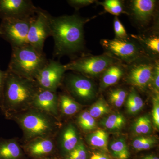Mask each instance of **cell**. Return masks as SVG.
<instances>
[{"instance_id": "22", "label": "cell", "mask_w": 159, "mask_h": 159, "mask_svg": "<svg viewBox=\"0 0 159 159\" xmlns=\"http://www.w3.org/2000/svg\"><path fill=\"white\" fill-rule=\"evenodd\" d=\"M104 128L111 131H119L125 126L126 119L120 113H114L105 117L100 121Z\"/></svg>"}, {"instance_id": "4", "label": "cell", "mask_w": 159, "mask_h": 159, "mask_svg": "<svg viewBox=\"0 0 159 159\" xmlns=\"http://www.w3.org/2000/svg\"><path fill=\"white\" fill-rule=\"evenodd\" d=\"M11 50L7 70L27 79L34 80L48 61L44 53H39L29 44Z\"/></svg>"}, {"instance_id": "17", "label": "cell", "mask_w": 159, "mask_h": 159, "mask_svg": "<svg viewBox=\"0 0 159 159\" xmlns=\"http://www.w3.org/2000/svg\"><path fill=\"white\" fill-rule=\"evenodd\" d=\"M18 138L0 137V159H27Z\"/></svg>"}, {"instance_id": "7", "label": "cell", "mask_w": 159, "mask_h": 159, "mask_svg": "<svg viewBox=\"0 0 159 159\" xmlns=\"http://www.w3.org/2000/svg\"><path fill=\"white\" fill-rule=\"evenodd\" d=\"M157 61L146 57L126 66L125 80L129 84L142 91L150 86Z\"/></svg>"}, {"instance_id": "36", "label": "cell", "mask_w": 159, "mask_h": 159, "mask_svg": "<svg viewBox=\"0 0 159 159\" xmlns=\"http://www.w3.org/2000/svg\"><path fill=\"white\" fill-rule=\"evenodd\" d=\"M89 159H111L107 153L102 152H95L92 153Z\"/></svg>"}, {"instance_id": "34", "label": "cell", "mask_w": 159, "mask_h": 159, "mask_svg": "<svg viewBox=\"0 0 159 159\" xmlns=\"http://www.w3.org/2000/svg\"><path fill=\"white\" fill-rule=\"evenodd\" d=\"M154 93H159V65L158 61H156L152 72L150 86Z\"/></svg>"}, {"instance_id": "31", "label": "cell", "mask_w": 159, "mask_h": 159, "mask_svg": "<svg viewBox=\"0 0 159 159\" xmlns=\"http://www.w3.org/2000/svg\"><path fill=\"white\" fill-rule=\"evenodd\" d=\"M89 154L82 140L78 145L68 153L61 159H88Z\"/></svg>"}, {"instance_id": "20", "label": "cell", "mask_w": 159, "mask_h": 159, "mask_svg": "<svg viewBox=\"0 0 159 159\" xmlns=\"http://www.w3.org/2000/svg\"><path fill=\"white\" fill-rule=\"evenodd\" d=\"M133 38L142 46L144 51L150 57L158 56L159 38L157 35L152 34L149 36L132 35Z\"/></svg>"}, {"instance_id": "39", "label": "cell", "mask_w": 159, "mask_h": 159, "mask_svg": "<svg viewBox=\"0 0 159 159\" xmlns=\"http://www.w3.org/2000/svg\"><path fill=\"white\" fill-rule=\"evenodd\" d=\"M38 159H60L59 157L57 156H53Z\"/></svg>"}, {"instance_id": "33", "label": "cell", "mask_w": 159, "mask_h": 159, "mask_svg": "<svg viewBox=\"0 0 159 159\" xmlns=\"http://www.w3.org/2000/svg\"><path fill=\"white\" fill-rule=\"evenodd\" d=\"M152 121L157 129L159 128V93H154L152 97Z\"/></svg>"}, {"instance_id": "24", "label": "cell", "mask_w": 159, "mask_h": 159, "mask_svg": "<svg viewBox=\"0 0 159 159\" xmlns=\"http://www.w3.org/2000/svg\"><path fill=\"white\" fill-rule=\"evenodd\" d=\"M126 106L127 112L131 115H134L142 110L144 107L143 99L134 88H132L126 98Z\"/></svg>"}, {"instance_id": "9", "label": "cell", "mask_w": 159, "mask_h": 159, "mask_svg": "<svg viewBox=\"0 0 159 159\" xmlns=\"http://www.w3.org/2000/svg\"><path fill=\"white\" fill-rule=\"evenodd\" d=\"M63 81L67 94L77 102H88L96 97V87L89 77L78 73H71L64 76Z\"/></svg>"}, {"instance_id": "30", "label": "cell", "mask_w": 159, "mask_h": 159, "mask_svg": "<svg viewBox=\"0 0 159 159\" xmlns=\"http://www.w3.org/2000/svg\"><path fill=\"white\" fill-rule=\"evenodd\" d=\"M128 93L124 89L116 88L110 91L108 94L109 100L114 106L120 107L123 105L126 100Z\"/></svg>"}, {"instance_id": "38", "label": "cell", "mask_w": 159, "mask_h": 159, "mask_svg": "<svg viewBox=\"0 0 159 159\" xmlns=\"http://www.w3.org/2000/svg\"><path fill=\"white\" fill-rule=\"evenodd\" d=\"M142 159H159L157 157L154 155H148L143 157Z\"/></svg>"}, {"instance_id": "19", "label": "cell", "mask_w": 159, "mask_h": 159, "mask_svg": "<svg viewBox=\"0 0 159 159\" xmlns=\"http://www.w3.org/2000/svg\"><path fill=\"white\" fill-rule=\"evenodd\" d=\"M58 108L60 114L66 116H74L80 111L82 106L69 94H58Z\"/></svg>"}, {"instance_id": "11", "label": "cell", "mask_w": 159, "mask_h": 159, "mask_svg": "<svg viewBox=\"0 0 159 159\" xmlns=\"http://www.w3.org/2000/svg\"><path fill=\"white\" fill-rule=\"evenodd\" d=\"M129 15L135 25L140 29L150 28L156 19L157 2L155 0H133L129 2Z\"/></svg>"}, {"instance_id": "18", "label": "cell", "mask_w": 159, "mask_h": 159, "mask_svg": "<svg viewBox=\"0 0 159 159\" xmlns=\"http://www.w3.org/2000/svg\"><path fill=\"white\" fill-rule=\"evenodd\" d=\"M126 66L119 61L110 66L101 75L100 88L104 89L116 84L125 76Z\"/></svg>"}, {"instance_id": "28", "label": "cell", "mask_w": 159, "mask_h": 159, "mask_svg": "<svg viewBox=\"0 0 159 159\" xmlns=\"http://www.w3.org/2000/svg\"><path fill=\"white\" fill-rule=\"evenodd\" d=\"M99 4L103 7L106 11L116 16L126 13L123 2L119 0H106Z\"/></svg>"}, {"instance_id": "1", "label": "cell", "mask_w": 159, "mask_h": 159, "mask_svg": "<svg viewBox=\"0 0 159 159\" xmlns=\"http://www.w3.org/2000/svg\"><path fill=\"white\" fill-rule=\"evenodd\" d=\"M90 20L75 14L51 16L50 27L54 40V56L68 55L76 58V55L84 51V27Z\"/></svg>"}, {"instance_id": "12", "label": "cell", "mask_w": 159, "mask_h": 159, "mask_svg": "<svg viewBox=\"0 0 159 159\" xmlns=\"http://www.w3.org/2000/svg\"><path fill=\"white\" fill-rule=\"evenodd\" d=\"M66 71L65 65L57 61L48 60L34 80L39 89L57 92Z\"/></svg>"}, {"instance_id": "21", "label": "cell", "mask_w": 159, "mask_h": 159, "mask_svg": "<svg viewBox=\"0 0 159 159\" xmlns=\"http://www.w3.org/2000/svg\"><path fill=\"white\" fill-rule=\"evenodd\" d=\"M108 134L107 132L102 129H98L89 134L86 140L91 146L107 153L109 151L108 148Z\"/></svg>"}, {"instance_id": "8", "label": "cell", "mask_w": 159, "mask_h": 159, "mask_svg": "<svg viewBox=\"0 0 159 159\" xmlns=\"http://www.w3.org/2000/svg\"><path fill=\"white\" fill-rule=\"evenodd\" d=\"M51 16L39 8L31 20L27 36V42L40 53H44L46 39L51 36L50 18Z\"/></svg>"}, {"instance_id": "13", "label": "cell", "mask_w": 159, "mask_h": 159, "mask_svg": "<svg viewBox=\"0 0 159 159\" xmlns=\"http://www.w3.org/2000/svg\"><path fill=\"white\" fill-rule=\"evenodd\" d=\"M39 9L30 0H0V18L30 19L34 17Z\"/></svg>"}, {"instance_id": "3", "label": "cell", "mask_w": 159, "mask_h": 159, "mask_svg": "<svg viewBox=\"0 0 159 159\" xmlns=\"http://www.w3.org/2000/svg\"><path fill=\"white\" fill-rule=\"evenodd\" d=\"M7 119L16 122L23 132V143L37 138H55L61 127L59 120L31 107L10 115Z\"/></svg>"}, {"instance_id": "15", "label": "cell", "mask_w": 159, "mask_h": 159, "mask_svg": "<svg viewBox=\"0 0 159 159\" xmlns=\"http://www.w3.org/2000/svg\"><path fill=\"white\" fill-rule=\"evenodd\" d=\"M61 127L55 137L57 156L60 159L76 148L81 140L74 123L69 122Z\"/></svg>"}, {"instance_id": "5", "label": "cell", "mask_w": 159, "mask_h": 159, "mask_svg": "<svg viewBox=\"0 0 159 159\" xmlns=\"http://www.w3.org/2000/svg\"><path fill=\"white\" fill-rule=\"evenodd\" d=\"M100 44L105 54L126 66L146 57L151 58L134 39H103Z\"/></svg>"}, {"instance_id": "6", "label": "cell", "mask_w": 159, "mask_h": 159, "mask_svg": "<svg viewBox=\"0 0 159 159\" xmlns=\"http://www.w3.org/2000/svg\"><path fill=\"white\" fill-rule=\"evenodd\" d=\"M117 62H119L118 60L104 53L97 56L82 55L65 65L66 70L72 71L89 78L102 75L110 66Z\"/></svg>"}, {"instance_id": "29", "label": "cell", "mask_w": 159, "mask_h": 159, "mask_svg": "<svg viewBox=\"0 0 159 159\" xmlns=\"http://www.w3.org/2000/svg\"><path fill=\"white\" fill-rule=\"evenodd\" d=\"M157 143V139L155 137L142 136L135 138L132 145L137 151L148 150L153 148Z\"/></svg>"}, {"instance_id": "16", "label": "cell", "mask_w": 159, "mask_h": 159, "mask_svg": "<svg viewBox=\"0 0 159 159\" xmlns=\"http://www.w3.org/2000/svg\"><path fill=\"white\" fill-rule=\"evenodd\" d=\"M31 107L44 112L59 120L57 92L39 89L32 101Z\"/></svg>"}, {"instance_id": "27", "label": "cell", "mask_w": 159, "mask_h": 159, "mask_svg": "<svg viewBox=\"0 0 159 159\" xmlns=\"http://www.w3.org/2000/svg\"><path fill=\"white\" fill-rule=\"evenodd\" d=\"M88 111L90 115L95 119L109 113L111 109L106 101L101 97L91 106Z\"/></svg>"}, {"instance_id": "25", "label": "cell", "mask_w": 159, "mask_h": 159, "mask_svg": "<svg viewBox=\"0 0 159 159\" xmlns=\"http://www.w3.org/2000/svg\"><path fill=\"white\" fill-rule=\"evenodd\" d=\"M133 131L138 135H145L150 134L152 130V124L148 115L139 117L133 124Z\"/></svg>"}, {"instance_id": "32", "label": "cell", "mask_w": 159, "mask_h": 159, "mask_svg": "<svg viewBox=\"0 0 159 159\" xmlns=\"http://www.w3.org/2000/svg\"><path fill=\"white\" fill-rule=\"evenodd\" d=\"M114 29L115 38L119 39H127L129 38L127 34L124 26L119 20L118 16H116L114 20Z\"/></svg>"}, {"instance_id": "2", "label": "cell", "mask_w": 159, "mask_h": 159, "mask_svg": "<svg viewBox=\"0 0 159 159\" xmlns=\"http://www.w3.org/2000/svg\"><path fill=\"white\" fill-rule=\"evenodd\" d=\"M0 97V109L6 119L10 115L31 107L39 88L35 80L20 77L7 70Z\"/></svg>"}, {"instance_id": "26", "label": "cell", "mask_w": 159, "mask_h": 159, "mask_svg": "<svg viewBox=\"0 0 159 159\" xmlns=\"http://www.w3.org/2000/svg\"><path fill=\"white\" fill-rule=\"evenodd\" d=\"M77 125L84 132L94 130L97 127L95 119L89 113L88 111H84L78 114L76 118Z\"/></svg>"}, {"instance_id": "37", "label": "cell", "mask_w": 159, "mask_h": 159, "mask_svg": "<svg viewBox=\"0 0 159 159\" xmlns=\"http://www.w3.org/2000/svg\"><path fill=\"white\" fill-rule=\"evenodd\" d=\"M7 72L6 70L3 71L0 69V97L2 93L3 87L6 79Z\"/></svg>"}, {"instance_id": "14", "label": "cell", "mask_w": 159, "mask_h": 159, "mask_svg": "<svg viewBox=\"0 0 159 159\" xmlns=\"http://www.w3.org/2000/svg\"><path fill=\"white\" fill-rule=\"evenodd\" d=\"M21 146L26 156L30 159L57 156L55 138H35L23 143Z\"/></svg>"}, {"instance_id": "23", "label": "cell", "mask_w": 159, "mask_h": 159, "mask_svg": "<svg viewBox=\"0 0 159 159\" xmlns=\"http://www.w3.org/2000/svg\"><path fill=\"white\" fill-rule=\"evenodd\" d=\"M109 150L112 157L116 159H128L130 152L125 139L119 138L110 144Z\"/></svg>"}, {"instance_id": "35", "label": "cell", "mask_w": 159, "mask_h": 159, "mask_svg": "<svg viewBox=\"0 0 159 159\" xmlns=\"http://www.w3.org/2000/svg\"><path fill=\"white\" fill-rule=\"evenodd\" d=\"M97 2V1L94 0H69L67 1L69 5L76 10H78Z\"/></svg>"}, {"instance_id": "10", "label": "cell", "mask_w": 159, "mask_h": 159, "mask_svg": "<svg viewBox=\"0 0 159 159\" xmlns=\"http://www.w3.org/2000/svg\"><path fill=\"white\" fill-rule=\"evenodd\" d=\"M34 17L26 19L2 20L0 23V37L8 42L11 48L28 44V32Z\"/></svg>"}]
</instances>
